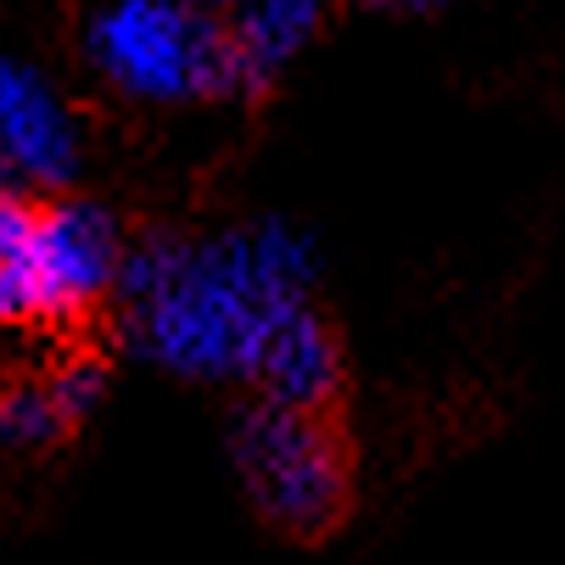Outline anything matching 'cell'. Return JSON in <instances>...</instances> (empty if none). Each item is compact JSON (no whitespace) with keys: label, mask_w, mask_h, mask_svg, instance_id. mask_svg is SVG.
Segmentation results:
<instances>
[{"label":"cell","mask_w":565,"mask_h":565,"mask_svg":"<svg viewBox=\"0 0 565 565\" xmlns=\"http://www.w3.org/2000/svg\"><path fill=\"white\" fill-rule=\"evenodd\" d=\"M230 459L253 510L291 537L331 532L348 510V454L319 415L253 403L230 426Z\"/></svg>","instance_id":"obj_4"},{"label":"cell","mask_w":565,"mask_h":565,"mask_svg":"<svg viewBox=\"0 0 565 565\" xmlns=\"http://www.w3.org/2000/svg\"><path fill=\"white\" fill-rule=\"evenodd\" d=\"M0 191H7V174H0Z\"/></svg>","instance_id":"obj_12"},{"label":"cell","mask_w":565,"mask_h":565,"mask_svg":"<svg viewBox=\"0 0 565 565\" xmlns=\"http://www.w3.org/2000/svg\"><path fill=\"white\" fill-rule=\"evenodd\" d=\"M78 169V118L51 90V78L0 62V174L29 185H62Z\"/></svg>","instance_id":"obj_5"},{"label":"cell","mask_w":565,"mask_h":565,"mask_svg":"<svg viewBox=\"0 0 565 565\" xmlns=\"http://www.w3.org/2000/svg\"><path fill=\"white\" fill-rule=\"evenodd\" d=\"M45 386H51V397H56L62 420L78 426V420H90L96 403L107 397V370L90 364V359H67V364H56V370L45 375Z\"/></svg>","instance_id":"obj_9"},{"label":"cell","mask_w":565,"mask_h":565,"mask_svg":"<svg viewBox=\"0 0 565 565\" xmlns=\"http://www.w3.org/2000/svg\"><path fill=\"white\" fill-rule=\"evenodd\" d=\"M62 431H67V420L56 409L45 375L40 381H18V386L0 392V443L7 448H45Z\"/></svg>","instance_id":"obj_8"},{"label":"cell","mask_w":565,"mask_h":565,"mask_svg":"<svg viewBox=\"0 0 565 565\" xmlns=\"http://www.w3.org/2000/svg\"><path fill=\"white\" fill-rule=\"evenodd\" d=\"M124 269L118 224L96 202L29 207L0 191V326H51L96 308Z\"/></svg>","instance_id":"obj_2"},{"label":"cell","mask_w":565,"mask_h":565,"mask_svg":"<svg viewBox=\"0 0 565 565\" xmlns=\"http://www.w3.org/2000/svg\"><path fill=\"white\" fill-rule=\"evenodd\" d=\"M370 7H386V12H437L448 0H370Z\"/></svg>","instance_id":"obj_10"},{"label":"cell","mask_w":565,"mask_h":565,"mask_svg":"<svg viewBox=\"0 0 565 565\" xmlns=\"http://www.w3.org/2000/svg\"><path fill=\"white\" fill-rule=\"evenodd\" d=\"M253 386L264 392V403H280V409H302L319 415L342 386V348L331 337V326L319 319L308 302L286 308L253 364Z\"/></svg>","instance_id":"obj_6"},{"label":"cell","mask_w":565,"mask_h":565,"mask_svg":"<svg viewBox=\"0 0 565 565\" xmlns=\"http://www.w3.org/2000/svg\"><path fill=\"white\" fill-rule=\"evenodd\" d=\"M185 7H191V12H202V18H213V12H230L235 0H185Z\"/></svg>","instance_id":"obj_11"},{"label":"cell","mask_w":565,"mask_h":565,"mask_svg":"<svg viewBox=\"0 0 565 565\" xmlns=\"http://www.w3.org/2000/svg\"><path fill=\"white\" fill-rule=\"evenodd\" d=\"M96 73L135 102L235 96L241 73L230 34L185 0H113L85 40Z\"/></svg>","instance_id":"obj_3"},{"label":"cell","mask_w":565,"mask_h":565,"mask_svg":"<svg viewBox=\"0 0 565 565\" xmlns=\"http://www.w3.org/2000/svg\"><path fill=\"white\" fill-rule=\"evenodd\" d=\"M319 280L313 235L264 218L213 241H146L124 253L118 302L129 342L185 381H253L258 348Z\"/></svg>","instance_id":"obj_1"},{"label":"cell","mask_w":565,"mask_h":565,"mask_svg":"<svg viewBox=\"0 0 565 565\" xmlns=\"http://www.w3.org/2000/svg\"><path fill=\"white\" fill-rule=\"evenodd\" d=\"M326 0H235L230 7V51L241 90H264L269 78L313 40Z\"/></svg>","instance_id":"obj_7"}]
</instances>
